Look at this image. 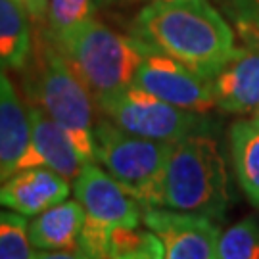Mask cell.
Returning a JSON list of instances; mask_svg holds the SVG:
<instances>
[{
    "mask_svg": "<svg viewBox=\"0 0 259 259\" xmlns=\"http://www.w3.org/2000/svg\"><path fill=\"white\" fill-rule=\"evenodd\" d=\"M100 4H108V2H111V0H98Z\"/></svg>",
    "mask_w": 259,
    "mask_h": 259,
    "instance_id": "obj_23",
    "label": "cell"
},
{
    "mask_svg": "<svg viewBox=\"0 0 259 259\" xmlns=\"http://www.w3.org/2000/svg\"><path fill=\"white\" fill-rule=\"evenodd\" d=\"M163 244L154 232L139 227H113L110 232L108 259H159Z\"/></svg>",
    "mask_w": 259,
    "mask_h": 259,
    "instance_id": "obj_17",
    "label": "cell"
},
{
    "mask_svg": "<svg viewBox=\"0 0 259 259\" xmlns=\"http://www.w3.org/2000/svg\"><path fill=\"white\" fill-rule=\"evenodd\" d=\"M23 4V8L27 10V14L33 19H40L47 16L48 0H19Z\"/></svg>",
    "mask_w": 259,
    "mask_h": 259,
    "instance_id": "obj_22",
    "label": "cell"
},
{
    "mask_svg": "<svg viewBox=\"0 0 259 259\" xmlns=\"http://www.w3.org/2000/svg\"><path fill=\"white\" fill-rule=\"evenodd\" d=\"M217 257L259 259V223L253 217H248L221 232Z\"/></svg>",
    "mask_w": 259,
    "mask_h": 259,
    "instance_id": "obj_18",
    "label": "cell"
},
{
    "mask_svg": "<svg viewBox=\"0 0 259 259\" xmlns=\"http://www.w3.org/2000/svg\"><path fill=\"white\" fill-rule=\"evenodd\" d=\"M84 223V207L79 200H64L35 215L29 223V242L40 251H79V234ZM83 255V253H81Z\"/></svg>",
    "mask_w": 259,
    "mask_h": 259,
    "instance_id": "obj_13",
    "label": "cell"
},
{
    "mask_svg": "<svg viewBox=\"0 0 259 259\" xmlns=\"http://www.w3.org/2000/svg\"><path fill=\"white\" fill-rule=\"evenodd\" d=\"M236 48L211 79L217 108L227 113L259 115V29L236 19Z\"/></svg>",
    "mask_w": 259,
    "mask_h": 259,
    "instance_id": "obj_7",
    "label": "cell"
},
{
    "mask_svg": "<svg viewBox=\"0 0 259 259\" xmlns=\"http://www.w3.org/2000/svg\"><path fill=\"white\" fill-rule=\"evenodd\" d=\"M56 42L96 104L131 87L148 52V45L135 35L123 37L94 18L67 31Z\"/></svg>",
    "mask_w": 259,
    "mask_h": 259,
    "instance_id": "obj_3",
    "label": "cell"
},
{
    "mask_svg": "<svg viewBox=\"0 0 259 259\" xmlns=\"http://www.w3.org/2000/svg\"><path fill=\"white\" fill-rule=\"evenodd\" d=\"M142 223L163 244L167 259H213L221 231L211 217L169 207H144Z\"/></svg>",
    "mask_w": 259,
    "mask_h": 259,
    "instance_id": "obj_9",
    "label": "cell"
},
{
    "mask_svg": "<svg viewBox=\"0 0 259 259\" xmlns=\"http://www.w3.org/2000/svg\"><path fill=\"white\" fill-rule=\"evenodd\" d=\"M75 198L83 204L84 217L104 227H139L142 205L123 186L94 163L83 165L73 179Z\"/></svg>",
    "mask_w": 259,
    "mask_h": 259,
    "instance_id": "obj_10",
    "label": "cell"
},
{
    "mask_svg": "<svg viewBox=\"0 0 259 259\" xmlns=\"http://www.w3.org/2000/svg\"><path fill=\"white\" fill-rule=\"evenodd\" d=\"M135 37L211 81L236 48V33L207 0H156L140 10Z\"/></svg>",
    "mask_w": 259,
    "mask_h": 259,
    "instance_id": "obj_1",
    "label": "cell"
},
{
    "mask_svg": "<svg viewBox=\"0 0 259 259\" xmlns=\"http://www.w3.org/2000/svg\"><path fill=\"white\" fill-rule=\"evenodd\" d=\"M27 10L19 0H0V67H23L33 52Z\"/></svg>",
    "mask_w": 259,
    "mask_h": 259,
    "instance_id": "obj_16",
    "label": "cell"
},
{
    "mask_svg": "<svg viewBox=\"0 0 259 259\" xmlns=\"http://www.w3.org/2000/svg\"><path fill=\"white\" fill-rule=\"evenodd\" d=\"M133 84L183 110L207 113L217 108L209 79L150 47Z\"/></svg>",
    "mask_w": 259,
    "mask_h": 259,
    "instance_id": "obj_8",
    "label": "cell"
},
{
    "mask_svg": "<svg viewBox=\"0 0 259 259\" xmlns=\"http://www.w3.org/2000/svg\"><path fill=\"white\" fill-rule=\"evenodd\" d=\"M144 2H156V0H144Z\"/></svg>",
    "mask_w": 259,
    "mask_h": 259,
    "instance_id": "obj_24",
    "label": "cell"
},
{
    "mask_svg": "<svg viewBox=\"0 0 259 259\" xmlns=\"http://www.w3.org/2000/svg\"><path fill=\"white\" fill-rule=\"evenodd\" d=\"M33 96L40 110L67 133L84 165L94 163L93 94L75 73L54 37L38 40Z\"/></svg>",
    "mask_w": 259,
    "mask_h": 259,
    "instance_id": "obj_4",
    "label": "cell"
},
{
    "mask_svg": "<svg viewBox=\"0 0 259 259\" xmlns=\"http://www.w3.org/2000/svg\"><path fill=\"white\" fill-rule=\"evenodd\" d=\"M231 202L229 173L217 140L207 133L173 144L161 173L156 207L223 219Z\"/></svg>",
    "mask_w": 259,
    "mask_h": 259,
    "instance_id": "obj_2",
    "label": "cell"
},
{
    "mask_svg": "<svg viewBox=\"0 0 259 259\" xmlns=\"http://www.w3.org/2000/svg\"><path fill=\"white\" fill-rule=\"evenodd\" d=\"M27 113L29 144L16 163V171L31 167H48L65 179H75L81 173L84 163L71 144L67 133L37 106H29Z\"/></svg>",
    "mask_w": 259,
    "mask_h": 259,
    "instance_id": "obj_11",
    "label": "cell"
},
{
    "mask_svg": "<svg viewBox=\"0 0 259 259\" xmlns=\"http://www.w3.org/2000/svg\"><path fill=\"white\" fill-rule=\"evenodd\" d=\"M67 194L69 183L65 177L48 167H31L12 173L0 183V207L27 217L64 202Z\"/></svg>",
    "mask_w": 259,
    "mask_h": 259,
    "instance_id": "obj_12",
    "label": "cell"
},
{
    "mask_svg": "<svg viewBox=\"0 0 259 259\" xmlns=\"http://www.w3.org/2000/svg\"><path fill=\"white\" fill-rule=\"evenodd\" d=\"M234 19L246 21L259 29V0H232Z\"/></svg>",
    "mask_w": 259,
    "mask_h": 259,
    "instance_id": "obj_21",
    "label": "cell"
},
{
    "mask_svg": "<svg viewBox=\"0 0 259 259\" xmlns=\"http://www.w3.org/2000/svg\"><path fill=\"white\" fill-rule=\"evenodd\" d=\"M98 108L123 131L161 142H179L190 135L209 131L205 113L177 108L137 84L113 94L98 104Z\"/></svg>",
    "mask_w": 259,
    "mask_h": 259,
    "instance_id": "obj_6",
    "label": "cell"
},
{
    "mask_svg": "<svg viewBox=\"0 0 259 259\" xmlns=\"http://www.w3.org/2000/svg\"><path fill=\"white\" fill-rule=\"evenodd\" d=\"M173 144L131 135L110 119L98 121L94 129L96 161L142 207H156L161 173Z\"/></svg>",
    "mask_w": 259,
    "mask_h": 259,
    "instance_id": "obj_5",
    "label": "cell"
},
{
    "mask_svg": "<svg viewBox=\"0 0 259 259\" xmlns=\"http://www.w3.org/2000/svg\"><path fill=\"white\" fill-rule=\"evenodd\" d=\"M229 139L238 185L251 205L259 207V115L236 121Z\"/></svg>",
    "mask_w": 259,
    "mask_h": 259,
    "instance_id": "obj_15",
    "label": "cell"
},
{
    "mask_svg": "<svg viewBox=\"0 0 259 259\" xmlns=\"http://www.w3.org/2000/svg\"><path fill=\"white\" fill-rule=\"evenodd\" d=\"M25 215L0 209V259H33L37 257L27 234Z\"/></svg>",
    "mask_w": 259,
    "mask_h": 259,
    "instance_id": "obj_19",
    "label": "cell"
},
{
    "mask_svg": "<svg viewBox=\"0 0 259 259\" xmlns=\"http://www.w3.org/2000/svg\"><path fill=\"white\" fill-rule=\"evenodd\" d=\"M94 0H48L47 19L52 37L60 38L67 31L93 18Z\"/></svg>",
    "mask_w": 259,
    "mask_h": 259,
    "instance_id": "obj_20",
    "label": "cell"
},
{
    "mask_svg": "<svg viewBox=\"0 0 259 259\" xmlns=\"http://www.w3.org/2000/svg\"><path fill=\"white\" fill-rule=\"evenodd\" d=\"M27 144L29 113L4 67H0V183L16 171Z\"/></svg>",
    "mask_w": 259,
    "mask_h": 259,
    "instance_id": "obj_14",
    "label": "cell"
}]
</instances>
